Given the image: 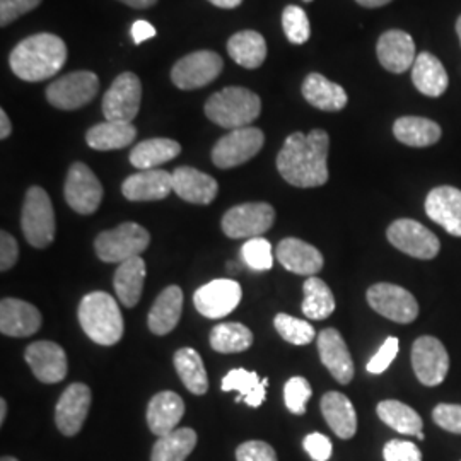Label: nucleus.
Here are the masks:
<instances>
[{"label": "nucleus", "instance_id": "1", "mask_svg": "<svg viewBox=\"0 0 461 461\" xmlns=\"http://www.w3.org/2000/svg\"><path fill=\"white\" fill-rule=\"evenodd\" d=\"M329 133H291L277 156L280 176L297 188H314L329 182Z\"/></svg>", "mask_w": 461, "mask_h": 461}, {"label": "nucleus", "instance_id": "2", "mask_svg": "<svg viewBox=\"0 0 461 461\" xmlns=\"http://www.w3.org/2000/svg\"><path fill=\"white\" fill-rule=\"evenodd\" d=\"M67 60L64 40L57 34L28 36L11 51L9 64L21 81L41 83L57 76Z\"/></svg>", "mask_w": 461, "mask_h": 461}, {"label": "nucleus", "instance_id": "3", "mask_svg": "<svg viewBox=\"0 0 461 461\" xmlns=\"http://www.w3.org/2000/svg\"><path fill=\"white\" fill-rule=\"evenodd\" d=\"M79 323L84 333L99 346H115L123 337V316L113 296L96 291L83 297L79 304Z\"/></svg>", "mask_w": 461, "mask_h": 461}, {"label": "nucleus", "instance_id": "4", "mask_svg": "<svg viewBox=\"0 0 461 461\" xmlns=\"http://www.w3.org/2000/svg\"><path fill=\"white\" fill-rule=\"evenodd\" d=\"M262 112V99L253 91L240 86H230L214 93L205 103V115L222 129L249 127Z\"/></svg>", "mask_w": 461, "mask_h": 461}, {"label": "nucleus", "instance_id": "5", "mask_svg": "<svg viewBox=\"0 0 461 461\" xmlns=\"http://www.w3.org/2000/svg\"><path fill=\"white\" fill-rule=\"evenodd\" d=\"M150 234L137 222H123L115 230H103L95 240L99 260L106 264H123L133 257H140L148 249Z\"/></svg>", "mask_w": 461, "mask_h": 461}, {"label": "nucleus", "instance_id": "6", "mask_svg": "<svg viewBox=\"0 0 461 461\" xmlns=\"http://www.w3.org/2000/svg\"><path fill=\"white\" fill-rule=\"evenodd\" d=\"M21 228L26 241L34 248H47L55 240V211L49 194L41 186H32L26 192Z\"/></svg>", "mask_w": 461, "mask_h": 461}, {"label": "nucleus", "instance_id": "7", "mask_svg": "<svg viewBox=\"0 0 461 461\" xmlns=\"http://www.w3.org/2000/svg\"><path fill=\"white\" fill-rule=\"evenodd\" d=\"M99 79L95 72L76 70L59 77L47 87L50 104L59 110H79L96 98Z\"/></svg>", "mask_w": 461, "mask_h": 461}, {"label": "nucleus", "instance_id": "8", "mask_svg": "<svg viewBox=\"0 0 461 461\" xmlns=\"http://www.w3.org/2000/svg\"><path fill=\"white\" fill-rule=\"evenodd\" d=\"M265 135L257 127H243L221 137L212 149V163L221 169L245 165L264 148Z\"/></svg>", "mask_w": 461, "mask_h": 461}, {"label": "nucleus", "instance_id": "9", "mask_svg": "<svg viewBox=\"0 0 461 461\" xmlns=\"http://www.w3.org/2000/svg\"><path fill=\"white\" fill-rule=\"evenodd\" d=\"M386 238L396 249L419 260H432L441 249L438 236L413 219L395 221L386 230Z\"/></svg>", "mask_w": 461, "mask_h": 461}, {"label": "nucleus", "instance_id": "10", "mask_svg": "<svg viewBox=\"0 0 461 461\" xmlns=\"http://www.w3.org/2000/svg\"><path fill=\"white\" fill-rule=\"evenodd\" d=\"M224 62L219 53L211 50H198L182 60L171 70V81L183 91L200 89L215 81L222 72Z\"/></svg>", "mask_w": 461, "mask_h": 461}, {"label": "nucleus", "instance_id": "11", "mask_svg": "<svg viewBox=\"0 0 461 461\" xmlns=\"http://www.w3.org/2000/svg\"><path fill=\"white\" fill-rule=\"evenodd\" d=\"M276 221V211L270 203L251 202L230 209L222 217V230L228 238H260L272 228Z\"/></svg>", "mask_w": 461, "mask_h": 461}, {"label": "nucleus", "instance_id": "12", "mask_svg": "<svg viewBox=\"0 0 461 461\" xmlns=\"http://www.w3.org/2000/svg\"><path fill=\"white\" fill-rule=\"evenodd\" d=\"M142 84L133 72H123L103 96V115L108 122L132 123L140 110Z\"/></svg>", "mask_w": 461, "mask_h": 461}, {"label": "nucleus", "instance_id": "13", "mask_svg": "<svg viewBox=\"0 0 461 461\" xmlns=\"http://www.w3.org/2000/svg\"><path fill=\"white\" fill-rule=\"evenodd\" d=\"M367 303L376 313L395 321L412 323L419 316V303L412 293L395 284H375L367 289Z\"/></svg>", "mask_w": 461, "mask_h": 461}, {"label": "nucleus", "instance_id": "14", "mask_svg": "<svg viewBox=\"0 0 461 461\" xmlns=\"http://www.w3.org/2000/svg\"><path fill=\"white\" fill-rule=\"evenodd\" d=\"M64 195L77 214H95L103 200V186L93 169L84 163H74L67 173Z\"/></svg>", "mask_w": 461, "mask_h": 461}, {"label": "nucleus", "instance_id": "15", "mask_svg": "<svg viewBox=\"0 0 461 461\" xmlns=\"http://www.w3.org/2000/svg\"><path fill=\"white\" fill-rule=\"evenodd\" d=\"M412 367L417 379L426 386H439L449 371V356L439 339L424 335L412 346Z\"/></svg>", "mask_w": 461, "mask_h": 461}, {"label": "nucleus", "instance_id": "16", "mask_svg": "<svg viewBox=\"0 0 461 461\" xmlns=\"http://www.w3.org/2000/svg\"><path fill=\"white\" fill-rule=\"evenodd\" d=\"M243 291L236 280L215 279L197 289L194 303L198 313L219 320L232 313L241 303Z\"/></svg>", "mask_w": 461, "mask_h": 461}, {"label": "nucleus", "instance_id": "17", "mask_svg": "<svg viewBox=\"0 0 461 461\" xmlns=\"http://www.w3.org/2000/svg\"><path fill=\"white\" fill-rule=\"evenodd\" d=\"M91 409V390L84 383H72L55 409V424L64 436H76L83 429Z\"/></svg>", "mask_w": 461, "mask_h": 461}, {"label": "nucleus", "instance_id": "18", "mask_svg": "<svg viewBox=\"0 0 461 461\" xmlns=\"http://www.w3.org/2000/svg\"><path fill=\"white\" fill-rule=\"evenodd\" d=\"M24 359L32 367L36 379L53 384L67 376L66 350L55 342L40 340L26 348Z\"/></svg>", "mask_w": 461, "mask_h": 461}, {"label": "nucleus", "instance_id": "19", "mask_svg": "<svg viewBox=\"0 0 461 461\" xmlns=\"http://www.w3.org/2000/svg\"><path fill=\"white\" fill-rule=\"evenodd\" d=\"M426 214L451 236L461 238V190L455 186H438L426 198Z\"/></svg>", "mask_w": 461, "mask_h": 461}, {"label": "nucleus", "instance_id": "20", "mask_svg": "<svg viewBox=\"0 0 461 461\" xmlns=\"http://www.w3.org/2000/svg\"><path fill=\"white\" fill-rule=\"evenodd\" d=\"M318 352L323 366L340 384H348L354 379V363L339 330H321L318 335Z\"/></svg>", "mask_w": 461, "mask_h": 461}, {"label": "nucleus", "instance_id": "21", "mask_svg": "<svg viewBox=\"0 0 461 461\" xmlns=\"http://www.w3.org/2000/svg\"><path fill=\"white\" fill-rule=\"evenodd\" d=\"M381 66L393 74H402L413 67L417 59L412 36L402 30H390L381 34L376 45Z\"/></svg>", "mask_w": 461, "mask_h": 461}, {"label": "nucleus", "instance_id": "22", "mask_svg": "<svg viewBox=\"0 0 461 461\" xmlns=\"http://www.w3.org/2000/svg\"><path fill=\"white\" fill-rule=\"evenodd\" d=\"M41 327V313L33 304L7 297L0 303V331L7 337L24 339L34 335Z\"/></svg>", "mask_w": 461, "mask_h": 461}, {"label": "nucleus", "instance_id": "23", "mask_svg": "<svg viewBox=\"0 0 461 461\" xmlns=\"http://www.w3.org/2000/svg\"><path fill=\"white\" fill-rule=\"evenodd\" d=\"M276 257L280 265L297 276H310L313 277L323 268V255L310 243L297 240V238H285L276 248Z\"/></svg>", "mask_w": 461, "mask_h": 461}, {"label": "nucleus", "instance_id": "24", "mask_svg": "<svg viewBox=\"0 0 461 461\" xmlns=\"http://www.w3.org/2000/svg\"><path fill=\"white\" fill-rule=\"evenodd\" d=\"M173 192V175L165 169H146L131 175L123 185L122 194L131 202L163 200Z\"/></svg>", "mask_w": 461, "mask_h": 461}, {"label": "nucleus", "instance_id": "25", "mask_svg": "<svg viewBox=\"0 0 461 461\" xmlns=\"http://www.w3.org/2000/svg\"><path fill=\"white\" fill-rule=\"evenodd\" d=\"M173 192L185 202L209 205L217 197L219 185L207 173L190 166H182L173 171Z\"/></svg>", "mask_w": 461, "mask_h": 461}, {"label": "nucleus", "instance_id": "26", "mask_svg": "<svg viewBox=\"0 0 461 461\" xmlns=\"http://www.w3.org/2000/svg\"><path fill=\"white\" fill-rule=\"evenodd\" d=\"M185 415V402L175 392H161L152 396L148 405V424L152 434L163 438L173 432Z\"/></svg>", "mask_w": 461, "mask_h": 461}, {"label": "nucleus", "instance_id": "27", "mask_svg": "<svg viewBox=\"0 0 461 461\" xmlns=\"http://www.w3.org/2000/svg\"><path fill=\"white\" fill-rule=\"evenodd\" d=\"M321 413L330 429L340 438L350 439L357 432V413L352 402L344 393L329 392L321 398L320 403Z\"/></svg>", "mask_w": 461, "mask_h": 461}, {"label": "nucleus", "instance_id": "28", "mask_svg": "<svg viewBox=\"0 0 461 461\" xmlns=\"http://www.w3.org/2000/svg\"><path fill=\"white\" fill-rule=\"evenodd\" d=\"M183 312V291L169 285L154 301L148 316L149 330L156 335H166L176 329Z\"/></svg>", "mask_w": 461, "mask_h": 461}, {"label": "nucleus", "instance_id": "29", "mask_svg": "<svg viewBox=\"0 0 461 461\" xmlns=\"http://www.w3.org/2000/svg\"><path fill=\"white\" fill-rule=\"evenodd\" d=\"M413 86L426 96L438 98L447 89V72L438 57L429 51L417 55L412 67Z\"/></svg>", "mask_w": 461, "mask_h": 461}, {"label": "nucleus", "instance_id": "30", "mask_svg": "<svg viewBox=\"0 0 461 461\" xmlns=\"http://www.w3.org/2000/svg\"><path fill=\"white\" fill-rule=\"evenodd\" d=\"M303 96L318 110L340 112L347 104L346 89L340 84L331 83L321 74L313 72L303 83Z\"/></svg>", "mask_w": 461, "mask_h": 461}, {"label": "nucleus", "instance_id": "31", "mask_svg": "<svg viewBox=\"0 0 461 461\" xmlns=\"http://www.w3.org/2000/svg\"><path fill=\"white\" fill-rule=\"evenodd\" d=\"M144 280H146V262L140 257H133L131 260L118 265L115 272L116 296L120 303L127 308L137 306L144 291Z\"/></svg>", "mask_w": 461, "mask_h": 461}, {"label": "nucleus", "instance_id": "32", "mask_svg": "<svg viewBox=\"0 0 461 461\" xmlns=\"http://www.w3.org/2000/svg\"><path fill=\"white\" fill-rule=\"evenodd\" d=\"M396 140L409 148H429L439 142L441 127L422 116H402L393 125Z\"/></svg>", "mask_w": 461, "mask_h": 461}, {"label": "nucleus", "instance_id": "33", "mask_svg": "<svg viewBox=\"0 0 461 461\" xmlns=\"http://www.w3.org/2000/svg\"><path fill=\"white\" fill-rule=\"evenodd\" d=\"M137 137V129L132 123L104 122L95 125L86 133L87 146L95 150H116L129 148Z\"/></svg>", "mask_w": 461, "mask_h": 461}, {"label": "nucleus", "instance_id": "34", "mask_svg": "<svg viewBox=\"0 0 461 461\" xmlns=\"http://www.w3.org/2000/svg\"><path fill=\"white\" fill-rule=\"evenodd\" d=\"M228 53L238 66L258 68L267 59V41L258 32L245 30L230 36Z\"/></svg>", "mask_w": 461, "mask_h": 461}, {"label": "nucleus", "instance_id": "35", "mask_svg": "<svg viewBox=\"0 0 461 461\" xmlns=\"http://www.w3.org/2000/svg\"><path fill=\"white\" fill-rule=\"evenodd\" d=\"M180 152L182 146L173 139H149L132 149L131 163L140 171L156 169L180 156Z\"/></svg>", "mask_w": 461, "mask_h": 461}, {"label": "nucleus", "instance_id": "36", "mask_svg": "<svg viewBox=\"0 0 461 461\" xmlns=\"http://www.w3.org/2000/svg\"><path fill=\"white\" fill-rule=\"evenodd\" d=\"M173 363H175V369L188 392H192L194 395L207 393V390H209L207 371H205L203 361L195 348L183 347L180 350H176Z\"/></svg>", "mask_w": 461, "mask_h": 461}, {"label": "nucleus", "instance_id": "37", "mask_svg": "<svg viewBox=\"0 0 461 461\" xmlns=\"http://www.w3.org/2000/svg\"><path fill=\"white\" fill-rule=\"evenodd\" d=\"M197 445V432L194 429H175L156 441L150 461H185Z\"/></svg>", "mask_w": 461, "mask_h": 461}, {"label": "nucleus", "instance_id": "38", "mask_svg": "<svg viewBox=\"0 0 461 461\" xmlns=\"http://www.w3.org/2000/svg\"><path fill=\"white\" fill-rule=\"evenodd\" d=\"M376 412L386 426L395 429L396 432L405 436H419L424 428L420 415L415 412L412 407L398 400L379 402Z\"/></svg>", "mask_w": 461, "mask_h": 461}, {"label": "nucleus", "instance_id": "39", "mask_svg": "<svg viewBox=\"0 0 461 461\" xmlns=\"http://www.w3.org/2000/svg\"><path fill=\"white\" fill-rule=\"evenodd\" d=\"M267 384L268 379H260L257 373L247 371L243 367L232 369L222 379V390L224 392H240L247 405L257 409L265 402L267 395Z\"/></svg>", "mask_w": 461, "mask_h": 461}, {"label": "nucleus", "instance_id": "40", "mask_svg": "<svg viewBox=\"0 0 461 461\" xmlns=\"http://www.w3.org/2000/svg\"><path fill=\"white\" fill-rule=\"evenodd\" d=\"M304 301L303 313L312 320H327L335 312V297L325 280L318 277H308L304 285Z\"/></svg>", "mask_w": 461, "mask_h": 461}, {"label": "nucleus", "instance_id": "41", "mask_svg": "<svg viewBox=\"0 0 461 461\" xmlns=\"http://www.w3.org/2000/svg\"><path fill=\"white\" fill-rule=\"evenodd\" d=\"M251 344L253 333L241 323H221L211 331V346L219 354L245 352Z\"/></svg>", "mask_w": 461, "mask_h": 461}, {"label": "nucleus", "instance_id": "42", "mask_svg": "<svg viewBox=\"0 0 461 461\" xmlns=\"http://www.w3.org/2000/svg\"><path fill=\"white\" fill-rule=\"evenodd\" d=\"M274 327L279 331L280 337L294 346H306L313 342L316 337L313 325L304 320L294 318L291 314L279 313L274 318Z\"/></svg>", "mask_w": 461, "mask_h": 461}, {"label": "nucleus", "instance_id": "43", "mask_svg": "<svg viewBox=\"0 0 461 461\" xmlns=\"http://www.w3.org/2000/svg\"><path fill=\"white\" fill-rule=\"evenodd\" d=\"M282 28L287 40L294 45H303L310 40L312 28L306 13L297 5H287L282 13Z\"/></svg>", "mask_w": 461, "mask_h": 461}, {"label": "nucleus", "instance_id": "44", "mask_svg": "<svg viewBox=\"0 0 461 461\" xmlns=\"http://www.w3.org/2000/svg\"><path fill=\"white\" fill-rule=\"evenodd\" d=\"M241 257L245 264L257 270L264 272L270 270L274 265V255H272V245L265 238H251L241 248Z\"/></svg>", "mask_w": 461, "mask_h": 461}, {"label": "nucleus", "instance_id": "45", "mask_svg": "<svg viewBox=\"0 0 461 461\" xmlns=\"http://www.w3.org/2000/svg\"><path fill=\"white\" fill-rule=\"evenodd\" d=\"M312 395H313V392H312L310 381L301 378V376L289 379L284 386L285 407L289 409V412L296 413V415H303L306 412V405H308Z\"/></svg>", "mask_w": 461, "mask_h": 461}, {"label": "nucleus", "instance_id": "46", "mask_svg": "<svg viewBox=\"0 0 461 461\" xmlns=\"http://www.w3.org/2000/svg\"><path fill=\"white\" fill-rule=\"evenodd\" d=\"M398 348H400L398 339L396 337H388L378 352L371 357V361L367 363L366 369L371 375H383L392 366V363L395 361V357L398 356Z\"/></svg>", "mask_w": 461, "mask_h": 461}, {"label": "nucleus", "instance_id": "47", "mask_svg": "<svg viewBox=\"0 0 461 461\" xmlns=\"http://www.w3.org/2000/svg\"><path fill=\"white\" fill-rule=\"evenodd\" d=\"M384 461H422V451L411 441L392 439L383 447Z\"/></svg>", "mask_w": 461, "mask_h": 461}, {"label": "nucleus", "instance_id": "48", "mask_svg": "<svg viewBox=\"0 0 461 461\" xmlns=\"http://www.w3.org/2000/svg\"><path fill=\"white\" fill-rule=\"evenodd\" d=\"M432 420L447 432L461 434V405L439 403L432 411Z\"/></svg>", "mask_w": 461, "mask_h": 461}, {"label": "nucleus", "instance_id": "49", "mask_svg": "<svg viewBox=\"0 0 461 461\" xmlns=\"http://www.w3.org/2000/svg\"><path fill=\"white\" fill-rule=\"evenodd\" d=\"M236 461H279L276 449L265 441H247L236 449Z\"/></svg>", "mask_w": 461, "mask_h": 461}, {"label": "nucleus", "instance_id": "50", "mask_svg": "<svg viewBox=\"0 0 461 461\" xmlns=\"http://www.w3.org/2000/svg\"><path fill=\"white\" fill-rule=\"evenodd\" d=\"M41 4V0H0V26L14 23Z\"/></svg>", "mask_w": 461, "mask_h": 461}, {"label": "nucleus", "instance_id": "51", "mask_svg": "<svg viewBox=\"0 0 461 461\" xmlns=\"http://www.w3.org/2000/svg\"><path fill=\"white\" fill-rule=\"evenodd\" d=\"M304 449L314 461H329L331 456V441L327 436L313 432L304 438Z\"/></svg>", "mask_w": 461, "mask_h": 461}, {"label": "nucleus", "instance_id": "52", "mask_svg": "<svg viewBox=\"0 0 461 461\" xmlns=\"http://www.w3.org/2000/svg\"><path fill=\"white\" fill-rule=\"evenodd\" d=\"M19 257V247L17 241L5 230L0 232V270L7 272L9 268H13L17 262Z\"/></svg>", "mask_w": 461, "mask_h": 461}, {"label": "nucleus", "instance_id": "53", "mask_svg": "<svg viewBox=\"0 0 461 461\" xmlns=\"http://www.w3.org/2000/svg\"><path fill=\"white\" fill-rule=\"evenodd\" d=\"M158 34L156 28L148 23V21H135L132 26V38L135 45H140L144 41H148L150 38H154Z\"/></svg>", "mask_w": 461, "mask_h": 461}, {"label": "nucleus", "instance_id": "54", "mask_svg": "<svg viewBox=\"0 0 461 461\" xmlns=\"http://www.w3.org/2000/svg\"><path fill=\"white\" fill-rule=\"evenodd\" d=\"M13 132V125L7 113L4 110H0V139H7Z\"/></svg>", "mask_w": 461, "mask_h": 461}, {"label": "nucleus", "instance_id": "55", "mask_svg": "<svg viewBox=\"0 0 461 461\" xmlns=\"http://www.w3.org/2000/svg\"><path fill=\"white\" fill-rule=\"evenodd\" d=\"M118 2H123L125 5L133 7V9H148V7H152L158 0H118Z\"/></svg>", "mask_w": 461, "mask_h": 461}, {"label": "nucleus", "instance_id": "56", "mask_svg": "<svg viewBox=\"0 0 461 461\" xmlns=\"http://www.w3.org/2000/svg\"><path fill=\"white\" fill-rule=\"evenodd\" d=\"M209 2L221 9H234V7H240L243 0H209Z\"/></svg>", "mask_w": 461, "mask_h": 461}, {"label": "nucleus", "instance_id": "57", "mask_svg": "<svg viewBox=\"0 0 461 461\" xmlns=\"http://www.w3.org/2000/svg\"><path fill=\"white\" fill-rule=\"evenodd\" d=\"M359 5L363 7H369V9H375V7H383L386 4H390L392 0H356Z\"/></svg>", "mask_w": 461, "mask_h": 461}, {"label": "nucleus", "instance_id": "58", "mask_svg": "<svg viewBox=\"0 0 461 461\" xmlns=\"http://www.w3.org/2000/svg\"><path fill=\"white\" fill-rule=\"evenodd\" d=\"M5 415H7V402L2 398L0 400V424L5 422Z\"/></svg>", "mask_w": 461, "mask_h": 461}, {"label": "nucleus", "instance_id": "59", "mask_svg": "<svg viewBox=\"0 0 461 461\" xmlns=\"http://www.w3.org/2000/svg\"><path fill=\"white\" fill-rule=\"evenodd\" d=\"M456 33H458V38H460L461 43V16L458 17V21H456Z\"/></svg>", "mask_w": 461, "mask_h": 461}, {"label": "nucleus", "instance_id": "60", "mask_svg": "<svg viewBox=\"0 0 461 461\" xmlns=\"http://www.w3.org/2000/svg\"><path fill=\"white\" fill-rule=\"evenodd\" d=\"M0 461H19L14 458V456H2V460Z\"/></svg>", "mask_w": 461, "mask_h": 461}, {"label": "nucleus", "instance_id": "61", "mask_svg": "<svg viewBox=\"0 0 461 461\" xmlns=\"http://www.w3.org/2000/svg\"><path fill=\"white\" fill-rule=\"evenodd\" d=\"M417 438H419V439H420V441H424V439H426V436H424V432H420V434H419V436H417Z\"/></svg>", "mask_w": 461, "mask_h": 461}, {"label": "nucleus", "instance_id": "62", "mask_svg": "<svg viewBox=\"0 0 461 461\" xmlns=\"http://www.w3.org/2000/svg\"><path fill=\"white\" fill-rule=\"evenodd\" d=\"M306 2H312V0H306Z\"/></svg>", "mask_w": 461, "mask_h": 461}]
</instances>
